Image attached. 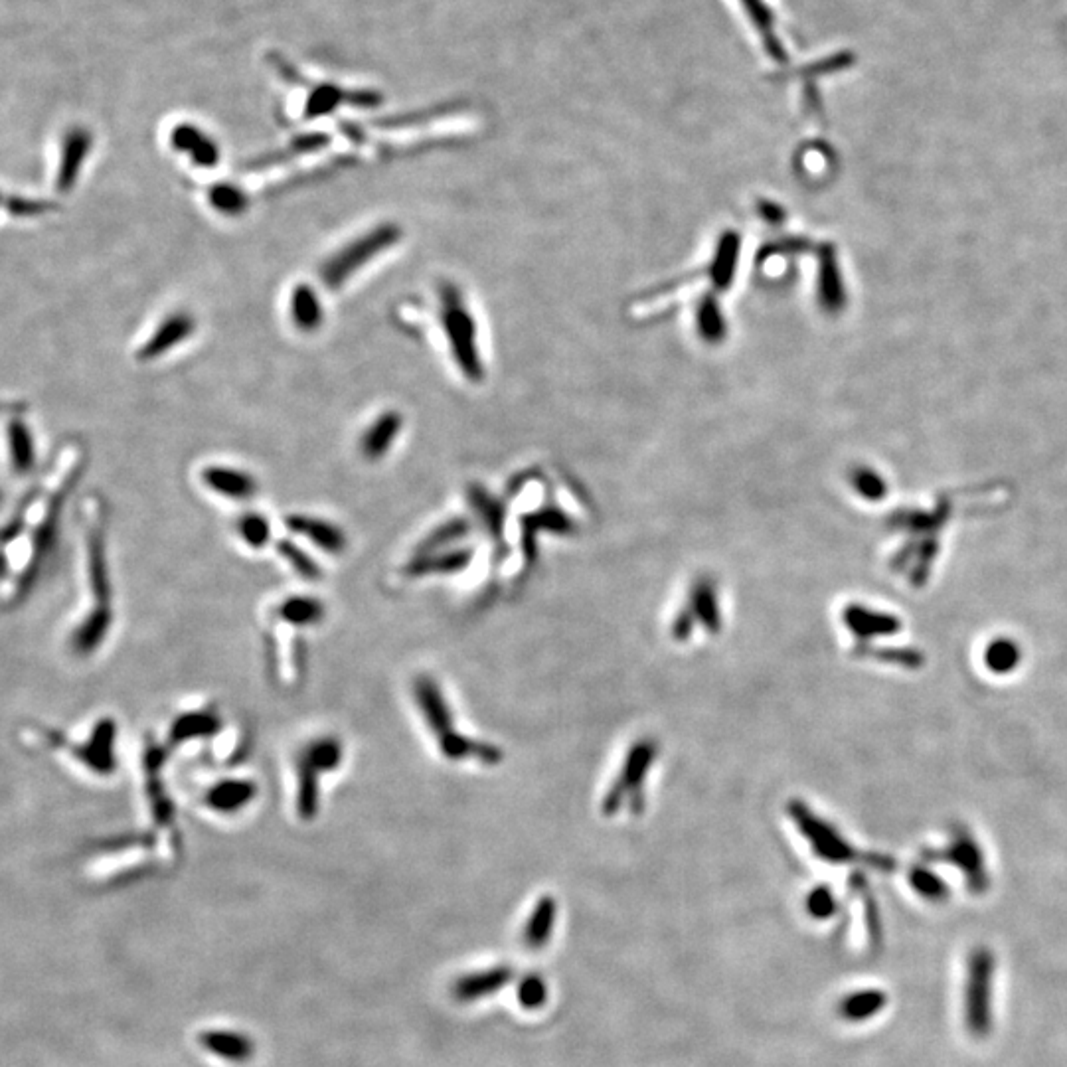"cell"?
I'll return each mask as SVG.
<instances>
[{
    "mask_svg": "<svg viewBox=\"0 0 1067 1067\" xmlns=\"http://www.w3.org/2000/svg\"><path fill=\"white\" fill-rule=\"evenodd\" d=\"M85 585L87 609L68 635V643L78 657H89L107 639L113 627V591L107 562L105 526L101 518L85 528Z\"/></svg>",
    "mask_w": 1067,
    "mask_h": 1067,
    "instance_id": "obj_1",
    "label": "cell"
},
{
    "mask_svg": "<svg viewBox=\"0 0 1067 1067\" xmlns=\"http://www.w3.org/2000/svg\"><path fill=\"white\" fill-rule=\"evenodd\" d=\"M344 761V743L334 734L317 736L309 739L295 757L297 773V791H295V809L299 819L305 822L315 821L321 809V787L319 779L340 769Z\"/></svg>",
    "mask_w": 1067,
    "mask_h": 1067,
    "instance_id": "obj_2",
    "label": "cell"
},
{
    "mask_svg": "<svg viewBox=\"0 0 1067 1067\" xmlns=\"http://www.w3.org/2000/svg\"><path fill=\"white\" fill-rule=\"evenodd\" d=\"M441 301V327L447 336L451 356L461 368L463 376L479 382L485 374L479 346H477V323L463 301L461 291L453 283H445L439 289Z\"/></svg>",
    "mask_w": 1067,
    "mask_h": 1067,
    "instance_id": "obj_3",
    "label": "cell"
},
{
    "mask_svg": "<svg viewBox=\"0 0 1067 1067\" xmlns=\"http://www.w3.org/2000/svg\"><path fill=\"white\" fill-rule=\"evenodd\" d=\"M404 232L398 224H380L366 234L354 238L342 249L332 253L321 265V279L329 289H340L346 285L354 273L362 271L370 261L386 253L388 249L400 244Z\"/></svg>",
    "mask_w": 1067,
    "mask_h": 1067,
    "instance_id": "obj_4",
    "label": "cell"
},
{
    "mask_svg": "<svg viewBox=\"0 0 1067 1067\" xmlns=\"http://www.w3.org/2000/svg\"><path fill=\"white\" fill-rule=\"evenodd\" d=\"M411 692L415 706L421 712V718L427 730L433 734V739L445 738L457 732L453 722V710L435 678L427 674L417 676L411 684Z\"/></svg>",
    "mask_w": 1067,
    "mask_h": 1067,
    "instance_id": "obj_5",
    "label": "cell"
},
{
    "mask_svg": "<svg viewBox=\"0 0 1067 1067\" xmlns=\"http://www.w3.org/2000/svg\"><path fill=\"white\" fill-rule=\"evenodd\" d=\"M115 741H117V724L113 718H101L89 739L82 745H72V753L78 761H82L85 769H89L95 775H111L117 769V755H115Z\"/></svg>",
    "mask_w": 1067,
    "mask_h": 1067,
    "instance_id": "obj_6",
    "label": "cell"
},
{
    "mask_svg": "<svg viewBox=\"0 0 1067 1067\" xmlns=\"http://www.w3.org/2000/svg\"><path fill=\"white\" fill-rule=\"evenodd\" d=\"M285 526L291 534L307 540L329 556H342L348 550L346 532L325 518L295 512L285 516Z\"/></svg>",
    "mask_w": 1067,
    "mask_h": 1067,
    "instance_id": "obj_7",
    "label": "cell"
},
{
    "mask_svg": "<svg viewBox=\"0 0 1067 1067\" xmlns=\"http://www.w3.org/2000/svg\"><path fill=\"white\" fill-rule=\"evenodd\" d=\"M977 959L969 965V979H967V996H965V1008H967V1024L971 1032H985L990 1018V992H992V965L990 959L983 955H975Z\"/></svg>",
    "mask_w": 1067,
    "mask_h": 1067,
    "instance_id": "obj_8",
    "label": "cell"
},
{
    "mask_svg": "<svg viewBox=\"0 0 1067 1067\" xmlns=\"http://www.w3.org/2000/svg\"><path fill=\"white\" fill-rule=\"evenodd\" d=\"M196 319L188 311H176L165 317L147 342L139 348V360H159L176 346L184 344L196 332Z\"/></svg>",
    "mask_w": 1067,
    "mask_h": 1067,
    "instance_id": "obj_9",
    "label": "cell"
},
{
    "mask_svg": "<svg viewBox=\"0 0 1067 1067\" xmlns=\"http://www.w3.org/2000/svg\"><path fill=\"white\" fill-rule=\"evenodd\" d=\"M257 795L259 785L253 779H222L206 791L204 805L216 815L234 817L247 811Z\"/></svg>",
    "mask_w": 1067,
    "mask_h": 1067,
    "instance_id": "obj_10",
    "label": "cell"
},
{
    "mask_svg": "<svg viewBox=\"0 0 1067 1067\" xmlns=\"http://www.w3.org/2000/svg\"><path fill=\"white\" fill-rule=\"evenodd\" d=\"M224 728V718L216 706H206L198 710H188L178 714L168 728V743L172 747L184 745L196 739H208L218 736Z\"/></svg>",
    "mask_w": 1067,
    "mask_h": 1067,
    "instance_id": "obj_11",
    "label": "cell"
},
{
    "mask_svg": "<svg viewBox=\"0 0 1067 1067\" xmlns=\"http://www.w3.org/2000/svg\"><path fill=\"white\" fill-rule=\"evenodd\" d=\"M200 479L206 489L234 502H247L259 491L255 477L236 467L210 465L200 473Z\"/></svg>",
    "mask_w": 1067,
    "mask_h": 1067,
    "instance_id": "obj_12",
    "label": "cell"
},
{
    "mask_svg": "<svg viewBox=\"0 0 1067 1067\" xmlns=\"http://www.w3.org/2000/svg\"><path fill=\"white\" fill-rule=\"evenodd\" d=\"M473 560L469 548H449L431 554H413L410 562L404 566L402 574L408 579H423L427 575H453L463 572Z\"/></svg>",
    "mask_w": 1067,
    "mask_h": 1067,
    "instance_id": "obj_13",
    "label": "cell"
},
{
    "mask_svg": "<svg viewBox=\"0 0 1067 1067\" xmlns=\"http://www.w3.org/2000/svg\"><path fill=\"white\" fill-rule=\"evenodd\" d=\"M793 817H795V821L801 824L803 834L811 840L813 850L824 860L834 862V864H842V862H848L854 856L850 846L844 844L842 838L832 832V828L822 824L817 817H811L801 805L793 807Z\"/></svg>",
    "mask_w": 1067,
    "mask_h": 1067,
    "instance_id": "obj_14",
    "label": "cell"
},
{
    "mask_svg": "<svg viewBox=\"0 0 1067 1067\" xmlns=\"http://www.w3.org/2000/svg\"><path fill=\"white\" fill-rule=\"evenodd\" d=\"M404 427V417L398 411L390 410L380 413L362 433L360 439V451L368 461H380L384 459L394 443L400 437V431Z\"/></svg>",
    "mask_w": 1067,
    "mask_h": 1067,
    "instance_id": "obj_15",
    "label": "cell"
},
{
    "mask_svg": "<svg viewBox=\"0 0 1067 1067\" xmlns=\"http://www.w3.org/2000/svg\"><path fill=\"white\" fill-rule=\"evenodd\" d=\"M170 145L178 151L188 155V159L196 165V168H216L220 163V147L214 139H210L204 131H200L194 125H178L170 133Z\"/></svg>",
    "mask_w": 1067,
    "mask_h": 1067,
    "instance_id": "obj_16",
    "label": "cell"
},
{
    "mask_svg": "<svg viewBox=\"0 0 1067 1067\" xmlns=\"http://www.w3.org/2000/svg\"><path fill=\"white\" fill-rule=\"evenodd\" d=\"M289 317L293 327L305 334H313L325 325V307L317 289L309 283H297L289 295Z\"/></svg>",
    "mask_w": 1067,
    "mask_h": 1067,
    "instance_id": "obj_17",
    "label": "cell"
},
{
    "mask_svg": "<svg viewBox=\"0 0 1067 1067\" xmlns=\"http://www.w3.org/2000/svg\"><path fill=\"white\" fill-rule=\"evenodd\" d=\"M275 617L295 629H311L327 619V605L315 595H289L275 607Z\"/></svg>",
    "mask_w": 1067,
    "mask_h": 1067,
    "instance_id": "obj_18",
    "label": "cell"
},
{
    "mask_svg": "<svg viewBox=\"0 0 1067 1067\" xmlns=\"http://www.w3.org/2000/svg\"><path fill=\"white\" fill-rule=\"evenodd\" d=\"M198 1042L206 1052L232 1064H246L255 1056L253 1040L236 1030H204Z\"/></svg>",
    "mask_w": 1067,
    "mask_h": 1067,
    "instance_id": "obj_19",
    "label": "cell"
},
{
    "mask_svg": "<svg viewBox=\"0 0 1067 1067\" xmlns=\"http://www.w3.org/2000/svg\"><path fill=\"white\" fill-rule=\"evenodd\" d=\"M510 979H512V969L500 965V967L461 977L453 986V994L461 1002H473V1000L487 998L494 992H498L502 986L510 983Z\"/></svg>",
    "mask_w": 1067,
    "mask_h": 1067,
    "instance_id": "obj_20",
    "label": "cell"
},
{
    "mask_svg": "<svg viewBox=\"0 0 1067 1067\" xmlns=\"http://www.w3.org/2000/svg\"><path fill=\"white\" fill-rule=\"evenodd\" d=\"M556 902L550 896H544L536 903L532 915L528 917V923L524 927V945L532 951H538L548 945L554 923H556Z\"/></svg>",
    "mask_w": 1067,
    "mask_h": 1067,
    "instance_id": "obj_21",
    "label": "cell"
},
{
    "mask_svg": "<svg viewBox=\"0 0 1067 1067\" xmlns=\"http://www.w3.org/2000/svg\"><path fill=\"white\" fill-rule=\"evenodd\" d=\"M888 998L882 990H858L840 1002V1016L848 1022H866L880 1014Z\"/></svg>",
    "mask_w": 1067,
    "mask_h": 1067,
    "instance_id": "obj_22",
    "label": "cell"
},
{
    "mask_svg": "<svg viewBox=\"0 0 1067 1067\" xmlns=\"http://www.w3.org/2000/svg\"><path fill=\"white\" fill-rule=\"evenodd\" d=\"M208 204L222 216L240 218L249 208V196L234 182H216L208 188Z\"/></svg>",
    "mask_w": 1067,
    "mask_h": 1067,
    "instance_id": "obj_23",
    "label": "cell"
},
{
    "mask_svg": "<svg viewBox=\"0 0 1067 1067\" xmlns=\"http://www.w3.org/2000/svg\"><path fill=\"white\" fill-rule=\"evenodd\" d=\"M469 534V524L467 520L463 518H453V520H447L443 524H439L437 528H433L415 548L413 554H431V552H439V550H449V548H457L459 542Z\"/></svg>",
    "mask_w": 1067,
    "mask_h": 1067,
    "instance_id": "obj_24",
    "label": "cell"
},
{
    "mask_svg": "<svg viewBox=\"0 0 1067 1067\" xmlns=\"http://www.w3.org/2000/svg\"><path fill=\"white\" fill-rule=\"evenodd\" d=\"M236 532L240 540L251 550H263L273 538V528H271L269 518L259 512H244L238 518Z\"/></svg>",
    "mask_w": 1067,
    "mask_h": 1067,
    "instance_id": "obj_25",
    "label": "cell"
},
{
    "mask_svg": "<svg viewBox=\"0 0 1067 1067\" xmlns=\"http://www.w3.org/2000/svg\"><path fill=\"white\" fill-rule=\"evenodd\" d=\"M655 749L651 743H639L635 749H631V755L627 759V767L623 771V779L615 787L613 793H619L621 789H635L641 785L645 773L649 771V765L653 761Z\"/></svg>",
    "mask_w": 1067,
    "mask_h": 1067,
    "instance_id": "obj_26",
    "label": "cell"
},
{
    "mask_svg": "<svg viewBox=\"0 0 1067 1067\" xmlns=\"http://www.w3.org/2000/svg\"><path fill=\"white\" fill-rule=\"evenodd\" d=\"M277 552L279 556L289 564V568L299 575L301 579L305 581H319L323 570L315 564V560L305 552L301 550L295 542L291 540H279L277 542Z\"/></svg>",
    "mask_w": 1067,
    "mask_h": 1067,
    "instance_id": "obj_27",
    "label": "cell"
},
{
    "mask_svg": "<svg viewBox=\"0 0 1067 1067\" xmlns=\"http://www.w3.org/2000/svg\"><path fill=\"white\" fill-rule=\"evenodd\" d=\"M985 660L994 672H1008L1018 664V649L1008 639H998L986 649Z\"/></svg>",
    "mask_w": 1067,
    "mask_h": 1067,
    "instance_id": "obj_28",
    "label": "cell"
},
{
    "mask_svg": "<svg viewBox=\"0 0 1067 1067\" xmlns=\"http://www.w3.org/2000/svg\"><path fill=\"white\" fill-rule=\"evenodd\" d=\"M518 1000L526 1010H538L548 1000V985L538 975H528L518 985Z\"/></svg>",
    "mask_w": 1067,
    "mask_h": 1067,
    "instance_id": "obj_29",
    "label": "cell"
},
{
    "mask_svg": "<svg viewBox=\"0 0 1067 1067\" xmlns=\"http://www.w3.org/2000/svg\"><path fill=\"white\" fill-rule=\"evenodd\" d=\"M743 2H745L747 10L751 12V16H753V20H755V24H757V28H759V32H761L765 46L769 48V52L773 54V58L781 60V58L785 56V52L781 50L779 42L775 40V34H773V30H771V22H769V12H767L765 8H761V0H743Z\"/></svg>",
    "mask_w": 1067,
    "mask_h": 1067,
    "instance_id": "obj_30",
    "label": "cell"
},
{
    "mask_svg": "<svg viewBox=\"0 0 1067 1067\" xmlns=\"http://www.w3.org/2000/svg\"><path fill=\"white\" fill-rule=\"evenodd\" d=\"M807 911L815 919H828L836 913V900L828 888H817L807 898Z\"/></svg>",
    "mask_w": 1067,
    "mask_h": 1067,
    "instance_id": "obj_31",
    "label": "cell"
},
{
    "mask_svg": "<svg viewBox=\"0 0 1067 1067\" xmlns=\"http://www.w3.org/2000/svg\"><path fill=\"white\" fill-rule=\"evenodd\" d=\"M694 593H696V611L704 617V621L710 623V629L714 631L718 627V613L714 609L716 607V599H714V591H712L710 583L702 581Z\"/></svg>",
    "mask_w": 1067,
    "mask_h": 1067,
    "instance_id": "obj_32",
    "label": "cell"
}]
</instances>
